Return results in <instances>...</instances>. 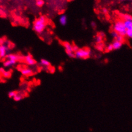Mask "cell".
<instances>
[{
	"label": "cell",
	"instance_id": "obj_10",
	"mask_svg": "<svg viewBox=\"0 0 132 132\" xmlns=\"http://www.w3.org/2000/svg\"><path fill=\"white\" fill-rule=\"evenodd\" d=\"M6 58V59H10V60H14L15 62H18L20 59V56L18 55H15V54H9Z\"/></svg>",
	"mask_w": 132,
	"mask_h": 132
},
{
	"label": "cell",
	"instance_id": "obj_11",
	"mask_svg": "<svg viewBox=\"0 0 132 132\" xmlns=\"http://www.w3.org/2000/svg\"><path fill=\"white\" fill-rule=\"evenodd\" d=\"M112 37H113V39H115V40H117V41L121 42V43H122V42H123L124 38L122 36L119 35L118 34L114 32V31H113V32H112Z\"/></svg>",
	"mask_w": 132,
	"mask_h": 132
},
{
	"label": "cell",
	"instance_id": "obj_17",
	"mask_svg": "<svg viewBox=\"0 0 132 132\" xmlns=\"http://www.w3.org/2000/svg\"><path fill=\"white\" fill-rule=\"evenodd\" d=\"M17 94H18V92H17L16 91H10L9 93V97H10V98H14V97L16 96Z\"/></svg>",
	"mask_w": 132,
	"mask_h": 132
},
{
	"label": "cell",
	"instance_id": "obj_23",
	"mask_svg": "<svg viewBox=\"0 0 132 132\" xmlns=\"http://www.w3.org/2000/svg\"><path fill=\"white\" fill-rule=\"evenodd\" d=\"M103 11L104 12H105V14H106V13H107V10H106V9H104V10H103Z\"/></svg>",
	"mask_w": 132,
	"mask_h": 132
},
{
	"label": "cell",
	"instance_id": "obj_2",
	"mask_svg": "<svg viewBox=\"0 0 132 132\" xmlns=\"http://www.w3.org/2000/svg\"><path fill=\"white\" fill-rule=\"evenodd\" d=\"M91 51L88 48L78 49L75 52V57L77 59H86L90 56Z\"/></svg>",
	"mask_w": 132,
	"mask_h": 132
},
{
	"label": "cell",
	"instance_id": "obj_9",
	"mask_svg": "<svg viewBox=\"0 0 132 132\" xmlns=\"http://www.w3.org/2000/svg\"><path fill=\"white\" fill-rule=\"evenodd\" d=\"M112 46H113V50H119L121 49V47L122 46V43L119 41H117V40H114V41L112 43Z\"/></svg>",
	"mask_w": 132,
	"mask_h": 132
},
{
	"label": "cell",
	"instance_id": "obj_14",
	"mask_svg": "<svg viewBox=\"0 0 132 132\" xmlns=\"http://www.w3.org/2000/svg\"><path fill=\"white\" fill-rule=\"evenodd\" d=\"M40 64L42 66H43V67H50V65H51L50 62H49L48 60H46V59H42L40 62Z\"/></svg>",
	"mask_w": 132,
	"mask_h": 132
},
{
	"label": "cell",
	"instance_id": "obj_19",
	"mask_svg": "<svg viewBox=\"0 0 132 132\" xmlns=\"http://www.w3.org/2000/svg\"><path fill=\"white\" fill-rule=\"evenodd\" d=\"M36 4L37 6H42L43 5H44V1H43V0H37Z\"/></svg>",
	"mask_w": 132,
	"mask_h": 132
},
{
	"label": "cell",
	"instance_id": "obj_4",
	"mask_svg": "<svg viewBox=\"0 0 132 132\" xmlns=\"http://www.w3.org/2000/svg\"><path fill=\"white\" fill-rule=\"evenodd\" d=\"M64 47L65 48L66 53L68 55L69 57L70 58H74L75 57V51L73 50V46L68 43H64Z\"/></svg>",
	"mask_w": 132,
	"mask_h": 132
},
{
	"label": "cell",
	"instance_id": "obj_16",
	"mask_svg": "<svg viewBox=\"0 0 132 132\" xmlns=\"http://www.w3.org/2000/svg\"><path fill=\"white\" fill-rule=\"evenodd\" d=\"M125 35H126V36H127L128 38H130V39H131L132 38V30H126Z\"/></svg>",
	"mask_w": 132,
	"mask_h": 132
},
{
	"label": "cell",
	"instance_id": "obj_24",
	"mask_svg": "<svg viewBox=\"0 0 132 132\" xmlns=\"http://www.w3.org/2000/svg\"><path fill=\"white\" fill-rule=\"evenodd\" d=\"M1 44V41H0V44Z\"/></svg>",
	"mask_w": 132,
	"mask_h": 132
},
{
	"label": "cell",
	"instance_id": "obj_7",
	"mask_svg": "<svg viewBox=\"0 0 132 132\" xmlns=\"http://www.w3.org/2000/svg\"><path fill=\"white\" fill-rule=\"evenodd\" d=\"M21 72L23 76H31L34 73L33 70L31 69L28 68V67H24V68H21Z\"/></svg>",
	"mask_w": 132,
	"mask_h": 132
},
{
	"label": "cell",
	"instance_id": "obj_1",
	"mask_svg": "<svg viewBox=\"0 0 132 132\" xmlns=\"http://www.w3.org/2000/svg\"><path fill=\"white\" fill-rule=\"evenodd\" d=\"M46 26V19L44 16H40L37 18L34 22V31L37 34H41L44 31Z\"/></svg>",
	"mask_w": 132,
	"mask_h": 132
},
{
	"label": "cell",
	"instance_id": "obj_3",
	"mask_svg": "<svg viewBox=\"0 0 132 132\" xmlns=\"http://www.w3.org/2000/svg\"><path fill=\"white\" fill-rule=\"evenodd\" d=\"M126 30V28L124 26L123 21H118L116 22V23L113 25V31H114V32L117 33V34L121 35V36H125Z\"/></svg>",
	"mask_w": 132,
	"mask_h": 132
},
{
	"label": "cell",
	"instance_id": "obj_8",
	"mask_svg": "<svg viewBox=\"0 0 132 132\" xmlns=\"http://www.w3.org/2000/svg\"><path fill=\"white\" fill-rule=\"evenodd\" d=\"M17 62L14 61V60H10V59H6L3 63V65L4 67H12L16 64Z\"/></svg>",
	"mask_w": 132,
	"mask_h": 132
},
{
	"label": "cell",
	"instance_id": "obj_5",
	"mask_svg": "<svg viewBox=\"0 0 132 132\" xmlns=\"http://www.w3.org/2000/svg\"><path fill=\"white\" fill-rule=\"evenodd\" d=\"M9 47L7 45L5 44H0V58L5 59L9 55Z\"/></svg>",
	"mask_w": 132,
	"mask_h": 132
},
{
	"label": "cell",
	"instance_id": "obj_18",
	"mask_svg": "<svg viewBox=\"0 0 132 132\" xmlns=\"http://www.w3.org/2000/svg\"><path fill=\"white\" fill-rule=\"evenodd\" d=\"M123 19L125 20H132L131 16L130 15H128V14H125L123 15Z\"/></svg>",
	"mask_w": 132,
	"mask_h": 132
},
{
	"label": "cell",
	"instance_id": "obj_13",
	"mask_svg": "<svg viewBox=\"0 0 132 132\" xmlns=\"http://www.w3.org/2000/svg\"><path fill=\"white\" fill-rule=\"evenodd\" d=\"M59 22H60V24L62 26H65L67 22V18L65 15L63 14V15H60V18H59Z\"/></svg>",
	"mask_w": 132,
	"mask_h": 132
},
{
	"label": "cell",
	"instance_id": "obj_21",
	"mask_svg": "<svg viewBox=\"0 0 132 132\" xmlns=\"http://www.w3.org/2000/svg\"><path fill=\"white\" fill-rule=\"evenodd\" d=\"M107 50H108V51H113V46H112V44H109V46H107Z\"/></svg>",
	"mask_w": 132,
	"mask_h": 132
},
{
	"label": "cell",
	"instance_id": "obj_22",
	"mask_svg": "<svg viewBox=\"0 0 132 132\" xmlns=\"http://www.w3.org/2000/svg\"><path fill=\"white\" fill-rule=\"evenodd\" d=\"M5 75H4V76H6V77H9V76H10V72H5Z\"/></svg>",
	"mask_w": 132,
	"mask_h": 132
},
{
	"label": "cell",
	"instance_id": "obj_12",
	"mask_svg": "<svg viewBox=\"0 0 132 132\" xmlns=\"http://www.w3.org/2000/svg\"><path fill=\"white\" fill-rule=\"evenodd\" d=\"M123 24L126 30H132V20H125Z\"/></svg>",
	"mask_w": 132,
	"mask_h": 132
},
{
	"label": "cell",
	"instance_id": "obj_20",
	"mask_svg": "<svg viewBox=\"0 0 132 132\" xmlns=\"http://www.w3.org/2000/svg\"><path fill=\"white\" fill-rule=\"evenodd\" d=\"M102 40H103V37L101 36H100V35H97V36L96 37V41H97L98 43H100L101 42H102Z\"/></svg>",
	"mask_w": 132,
	"mask_h": 132
},
{
	"label": "cell",
	"instance_id": "obj_6",
	"mask_svg": "<svg viewBox=\"0 0 132 132\" xmlns=\"http://www.w3.org/2000/svg\"><path fill=\"white\" fill-rule=\"evenodd\" d=\"M24 61L25 63L29 65H34L35 64V60L31 55H26L24 57Z\"/></svg>",
	"mask_w": 132,
	"mask_h": 132
},
{
	"label": "cell",
	"instance_id": "obj_15",
	"mask_svg": "<svg viewBox=\"0 0 132 132\" xmlns=\"http://www.w3.org/2000/svg\"><path fill=\"white\" fill-rule=\"evenodd\" d=\"M22 99V96L21 94H17L16 96L14 97V100H15V101H21Z\"/></svg>",
	"mask_w": 132,
	"mask_h": 132
}]
</instances>
